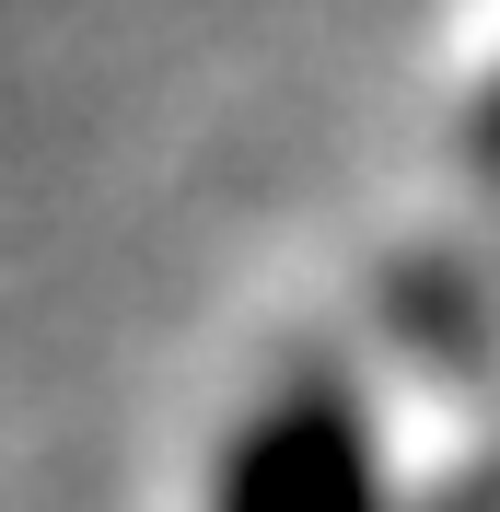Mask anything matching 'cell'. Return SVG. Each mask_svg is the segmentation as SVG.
<instances>
[{"label":"cell","mask_w":500,"mask_h":512,"mask_svg":"<svg viewBox=\"0 0 500 512\" xmlns=\"http://www.w3.org/2000/svg\"><path fill=\"white\" fill-rule=\"evenodd\" d=\"M210 512H384V466H373L361 408L338 384H291L280 408H256Z\"/></svg>","instance_id":"cell-1"},{"label":"cell","mask_w":500,"mask_h":512,"mask_svg":"<svg viewBox=\"0 0 500 512\" xmlns=\"http://www.w3.org/2000/svg\"><path fill=\"white\" fill-rule=\"evenodd\" d=\"M477 152L500 163V82H489V117H477Z\"/></svg>","instance_id":"cell-2"}]
</instances>
